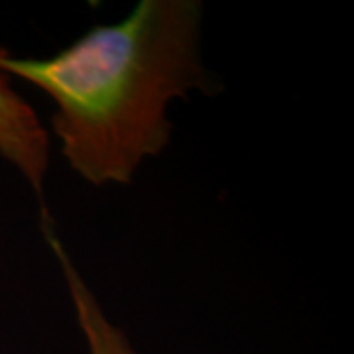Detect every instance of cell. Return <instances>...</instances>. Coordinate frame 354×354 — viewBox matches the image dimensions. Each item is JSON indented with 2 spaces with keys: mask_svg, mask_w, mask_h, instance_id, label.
Returning a JSON list of instances; mask_svg holds the SVG:
<instances>
[{
  "mask_svg": "<svg viewBox=\"0 0 354 354\" xmlns=\"http://www.w3.org/2000/svg\"><path fill=\"white\" fill-rule=\"evenodd\" d=\"M44 232H46V241L57 258V264L62 268V274L73 301L79 329L83 330L87 341L88 354H136L127 335L118 327H114L102 313L101 304L97 301L93 291L88 290L81 272L77 270L71 256L65 250L64 242L57 239L53 228L46 227Z\"/></svg>",
  "mask_w": 354,
  "mask_h": 354,
  "instance_id": "3",
  "label": "cell"
},
{
  "mask_svg": "<svg viewBox=\"0 0 354 354\" xmlns=\"http://www.w3.org/2000/svg\"><path fill=\"white\" fill-rule=\"evenodd\" d=\"M0 156L24 176L41 203L44 183L50 169V136L38 113L14 88L12 79L0 71Z\"/></svg>",
  "mask_w": 354,
  "mask_h": 354,
  "instance_id": "2",
  "label": "cell"
},
{
  "mask_svg": "<svg viewBox=\"0 0 354 354\" xmlns=\"http://www.w3.org/2000/svg\"><path fill=\"white\" fill-rule=\"evenodd\" d=\"M201 18L197 0H142L50 57L0 50V71L53 101L51 130L77 176L127 185L171 138L167 104L216 88L199 50Z\"/></svg>",
  "mask_w": 354,
  "mask_h": 354,
  "instance_id": "1",
  "label": "cell"
}]
</instances>
